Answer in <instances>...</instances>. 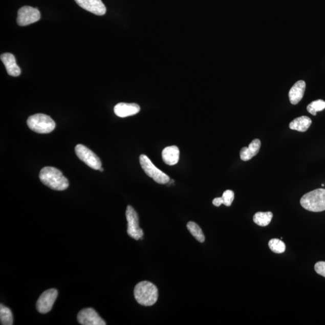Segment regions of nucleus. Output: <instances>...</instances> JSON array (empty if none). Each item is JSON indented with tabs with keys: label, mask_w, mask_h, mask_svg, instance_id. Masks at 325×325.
<instances>
[{
	"label": "nucleus",
	"mask_w": 325,
	"mask_h": 325,
	"mask_svg": "<svg viewBox=\"0 0 325 325\" xmlns=\"http://www.w3.org/2000/svg\"><path fill=\"white\" fill-rule=\"evenodd\" d=\"M39 179L41 182L53 190L62 191L69 187L68 180L63 176L62 172L56 167H44L40 170Z\"/></svg>",
	"instance_id": "1"
},
{
	"label": "nucleus",
	"mask_w": 325,
	"mask_h": 325,
	"mask_svg": "<svg viewBox=\"0 0 325 325\" xmlns=\"http://www.w3.org/2000/svg\"><path fill=\"white\" fill-rule=\"evenodd\" d=\"M134 295L137 302L143 306L155 305L158 300L159 292L157 287L152 283L142 281L135 287Z\"/></svg>",
	"instance_id": "2"
},
{
	"label": "nucleus",
	"mask_w": 325,
	"mask_h": 325,
	"mask_svg": "<svg viewBox=\"0 0 325 325\" xmlns=\"http://www.w3.org/2000/svg\"><path fill=\"white\" fill-rule=\"evenodd\" d=\"M300 205L306 210L312 212L325 210V189H317L304 195Z\"/></svg>",
	"instance_id": "3"
},
{
	"label": "nucleus",
	"mask_w": 325,
	"mask_h": 325,
	"mask_svg": "<svg viewBox=\"0 0 325 325\" xmlns=\"http://www.w3.org/2000/svg\"><path fill=\"white\" fill-rule=\"evenodd\" d=\"M27 125L30 129L39 134H48L56 128V123L50 116L37 114L30 116L27 119Z\"/></svg>",
	"instance_id": "4"
},
{
	"label": "nucleus",
	"mask_w": 325,
	"mask_h": 325,
	"mask_svg": "<svg viewBox=\"0 0 325 325\" xmlns=\"http://www.w3.org/2000/svg\"><path fill=\"white\" fill-rule=\"evenodd\" d=\"M140 164L147 176L160 184L168 183L170 178L154 165L148 157L144 155L140 156Z\"/></svg>",
	"instance_id": "5"
},
{
	"label": "nucleus",
	"mask_w": 325,
	"mask_h": 325,
	"mask_svg": "<svg viewBox=\"0 0 325 325\" xmlns=\"http://www.w3.org/2000/svg\"><path fill=\"white\" fill-rule=\"evenodd\" d=\"M75 151L78 159L92 169L99 170L101 168L102 163L100 158L86 146L78 144L75 146Z\"/></svg>",
	"instance_id": "6"
},
{
	"label": "nucleus",
	"mask_w": 325,
	"mask_h": 325,
	"mask_svg": "<svg viewBox=\"0 0 325 325\" xmlns=\"http://www.w3.org/2000/svg\"><path fill=\"white\" fill-rule=\"evenodd\" d=\"M126 218L128 222V234L136 241L142 239L143 231L139 227L138 214L134 208L130 205H128L126 208Z\"/></svg>",
	"instance_id": "7"
},
{
	"label": "nucleus",
	"mask_w": 325,
	"mask_h": 325,
	"mask_svg": "<svg viewBox=\"0 0 325 325\" xmlns=\"http://www.w3.org/2000/svg\"><path fill=\"white\" fill-rule=\"evenodd\" d=\"M40 19V13L38 9L24 6L18 10L17 23L20 26H26L38 21Z\"/></svg>",
	"instance_id": "8"
},
{
	"label": "nucleus",
	"mask_w": 325,
	"mask_h": 325,
	"mask_svg": "<svg viewBox=\"0 0 325 325\" xmlns=\"http://www.w3.org/2000/svg\"><path fill=\"white\" fill-rule=\"evenodd\" d=\"M58 292L56 289H51L44 292L37 301V311L42 314L50 312L56 300Z\"/></svg>",
	"instance_id": "9"
},
{
	"label": "nucleus",
	"mask_w": 325,
	"mask_h": 325,
	"mask_svg": "<svg viewBox=\"0 0 325 325\" xmlns=\"http://www.w3.org/2000/svg\"><path fill=\"white\" fill-rule=\"evenodd\" d=\"M78 322L83 325H105V321L99 316L94 309L87 308L80 311L78 314Z\"/></svg>",
	"instance_id": "10"
},
{
	"label": "nucleus",
	"mask_w": 325,
	"mask_h": 325,
	"mask_svg": "<svg viewBox=\"0 0 325 325\" xmlns=\"http://www.w3.org/2000/svg\"><path fill=\"white\" fill-rule=\"evenodd\" d=\"M75 2L81 8L95 15L102 16L105 14L106 8L101 0H75Z\"/></svg>",
	"instance_id": "11"
},
{
	"label": "nucleus",
	"mask_w": 325,
	"mask_h": 325,
	"mask_svg": "<svg viewBox=\"0 0 325 325\" xmlns=\"http://www.w3.org/2000/svg\"><path fill=\"white\" fill-rule=\"evenodd\" d=\"M140 108L135 103H125L121 102L115 105L114 112L116 116L120 118H126L138 114Z\"/></svg>",
	"instance_id": "12"
},
{
	"label": "nucleus",
	"mask_w": 325,
	"mask_h": 325,
	"mask_svg": "<svg viewBox=\"0 0 325 325\" xmlns=\"http://www.w3.org/2000/svg\"><path fill=\"white\" fill-rule=\"evenodd\" d=\"M1 60L6 68L7 73L10 76L18 77L21 73L20 68L16 62L14 56L10 53H4L1 55Z\"/></svg>",
	"instance_id": "13"
},
{
	"label": "nucleus",
	"mask_w": 325,
	"mask_h": 325,
	"mask_svg": "<svg viewBox=\"0 0 325 325\" xmlns=\"http://www.w3.org/2000/svg\"><path fill=\"white\" fill-rule=\"evenodd\" d=\"M306 88V82L303 80L297 81L290 89L289 97L291 104L296 105L302 100L305 93Z\"/></svg>",
	"instance_id": "14"
},
{
	"label": "nucleus",
	"mask_w": 325,
	"mask_h": 325,
	"mask_svg": "<svg viewBox=\"0 0 325 325\" xmlns=\"http://www.w3.org/2000/svg\"><path fill=\"white\" fill-rule=\"evenodd\" d=\"M261 141L258 139L253 140L248 147H244L240 152L241 159L245 162L251 160L257 155L261 148Z\"/></svg>",
	"instance_id": "15"
},
{
	"label": "nucleus",
	"mask_w": 325,
	"mask_h": 325,
	"mask_svg": "<svg viewBox=\"0 0 325 325\" xmlns=\"http://www.w3.org/2000/svg\"><path fill=\"white\" fill-rule=\"evenodd\" d=\"M162 159L166 165L173 166L179 162L180 159V150L176 146L166 147L163 150Z\"/></svg>",
	"instance_id": "16"
},
{
	"label": "nucleus",
	"mask_w": 325,
	"mask_h": 325,
	"mask_svg": "<svg viewBox=\"0 0 325 325\" xmlns=\"http://www.w3.org/2000/svg\"><path fill=\"white\" fill-rule=\"evenodd\" d=\"M312 124L311 119L306 116H300L294 119L290 123L289 127L291 129L296 130L299 132H306Z\"/></svg>",
	"instance_id": "17"
},
{
	"label": "nucleus",
	"mask_w": 325,
	"mask_h": 325,
	"mask_svg": "<svg viewBox=\"0 0 325 325\" xmlns=\"http://www.w3.org/2000/svg\"><path fill=\"white\" fill-rule=\"evenodd\" d=\"M234 199V193L233 191L227 190L224 191L223 195L221 198H216L213 201V204L215 207H220L222 204L226 206H231Z\"/></svg>",
	"instance_id": "18"
},
{
	"label": "nucleus",
	"mask_w": 325,
	"mask_h": 325,
	"mask_svg": "<svg viewBox=\"0 0 325 325\" xmlns=\"http://www.w3.org/2000/svg\"><path fill=\"white\" fill-rule=\"evenodd\" d=\"M273 218V213L272 212H257L256 213L253 220L254 223L260 227H266L270 224Z\"/></svg>",
	"instance_id": "19"
},
{
	"label": "nucleus",
	"mask_w": 325,
	"mask_h": 325,
	"mask_svg": "<svg viewBox=\"0 0 325 325\" xmlns=\"http://www.w3.org/2000/svg\"><path fill=\"white\" fill-rule=\"evenodd\" d=\"M0 320L3 325L13 324V314L12 311L8 307L0 305Z\"/></svg>",
	"instance_id": "20"
},
{
	"label": "nucleus",
	"mask_w": 325,
	"mask_h": 325,
	"mask_svg": "<svg viewBox=\"0 0 325 325\" xmlns=\"http://www.w3.org/2000/svg\"><path fill=\"white\" fill-rule=\"evenodd\" d=\"M187 227L191 234L192 235L198 242L201 243L204 242L205 235L199 226L193 222H189L187 225Z\"/></svg>",
	"instance_id": "21"
},
{
	"label": "nucleus",
	"mask_w": 325,
	"mask_h": 325,
	"mask_svg": "<svg viewBox=\"0 0 325 325\" xmlns=\"http://www.w3.org/2000/svg\"><path fill=\"white\" fill-rule=\"evenodd\" d=\"M270 250L276 254H282L286 251V245L281 240L278 239H271L269 242Z\"/></svg>",
	"instance_id": "22"
},
{
	"label": "nucleus",
	"mask_w": 325,
	"mask_h": 325,
	"mask_svg": "<svg viewBox=\"0 0 325 325\" xmlns=\"http://www.w3.org/2000/svg\"><path fill=\"white\" fill-rule=\"evenodd\" d=\"M325 109V101L322 100H318L313 101L307 106V111L311 115L316 116L317 112H321Z\"/></svg>",
	"instance_id": "23"
},
{
	"label": "nucleus",
	"mask_w": 325,
	"mask_h": 325,
	"mask_svg": "<svg viewBox=\"0 0 325 325\" xmlns=\"http://www.w3.org/2000/svg\"><path fill=\"white\" fill-rule=\"evenodd\" d=\"M314 269L317 273L325 278V262H319L314 266Z\"/></svg>",
	"instance_id": "24"
},
{
	"label": "nucleus",
	"mask_w": 325,
	"mask_h": 325,
	"mask_svg": "<svg viewBox=\"0 0 325 325\" xmlns=\"http://www.w3.org/2000/svg\"><path fill=\"white\" fill-rule=\"evenodd\" d=\"M99 170H100V171H101V172H102V171H103V170H104V169H102V167H101V168H100V169H99Z\"/></svg>",
	"instance_id": "25"
},
{
	"label": "nucleus",
	"mask_w": 325,
	"mask_h": 325,
	"mask_svg": "<svg viewBox=\"0 0 325 325\" xmlns=\"http://www.w3.org/2000/svg\"><path fill=\"white\" fill-rule=\"evenodd\" d=\"M324 186V184H321V186H323V187Z\"/></svg>",
	"instance_id": "26"
}]
</instances>
